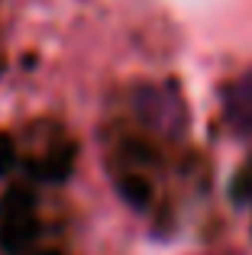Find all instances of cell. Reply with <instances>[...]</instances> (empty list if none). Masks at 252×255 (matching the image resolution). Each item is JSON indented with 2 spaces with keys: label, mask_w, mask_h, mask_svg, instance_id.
Listing matches in <instances>:
<instances>
[{
  "label": "cell",
  "mask_w": 252,
  "mask_h": 255,
  "mask_svg": "<svg viewBox=\"0 0 252 255\" xmlns=\"http://www.w3.org/2000/svg\"><path fill=\"white\" fill-rule=\"evenodd\" d=\"M223 117L233 126L236 136L252 139V68H246L243 75H236L227 84L223 94Z\"/></svg>",
  "instance_id": "obj_2"
},
{
  "label": "cell",
  "mask_w": 252,
  "mask_h": 255,
  "mask_svg": "<svg viewBox=\"0 0 252 255\" xmlns=\"http://www.w3.org/2000/svg\"><path fill=\"white\" fill-rule=\"evenodd\" d=\"M136 110L162 136H181L188 123V107L171 84H145L136 94Z\"/></svg>",
  "instance_id": "obj_1"
}]
</instances>
